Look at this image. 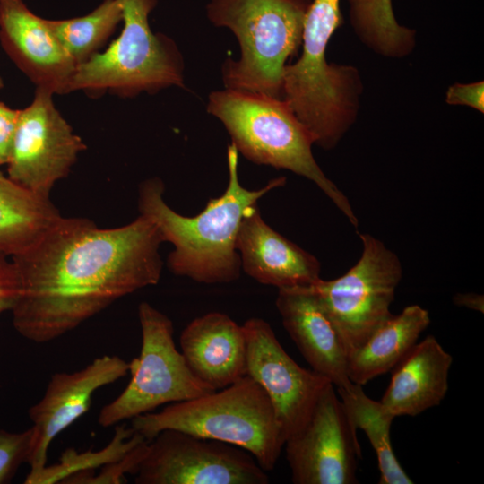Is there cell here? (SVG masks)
Segmentation results:
<instances>
[{
  "label": "cell",
  "mask_w": 484,
  "mask_h": 484,
  "mask_svg": "<svg viewBox=\"0 0 484 484\" xmlns=\"http://www.w3.org/2000/svg\"><path fill=\"white\" fill-rule=\"evenodd\" d=\"M143 440L146 439L134 432L131 427L117 426L112 441L103 450L79 454L74 450L67 449L58 464L46 465L33 477L25 479L24 483H56L79 472L91 471L93 468L103 467L120 460Z\"/></svg>",
  "instance_id": "cell-25"
},
{
  "label": "cell",
  "mask_w": 484,
  "mask_h": 484,
  "mask_svg": "<svg viewBox=\"0 0 484 484\" xmlns=\"http://www.w3.org/2000/svg\"><path fill=\"white\" fill-rule=\"evenodd\" d=\"M342 23L340 0H314L307 9L299 59L286 65L282 99L311 134L314 143L333 149L356 119L361 82L350 65L328 64L325 54Z\"/></svg>",
  "instance_id": "cell-3"
},
{
  "label": "cell",
  "mask_w": 484,
  "mask_h": 484,
  "mask_svg": "<svg viewBox=\"0 0 484 484\" xmlns=\"http://www.w3.org/2000/svg\"><path fill=\"white\" fill-rule=\"evenodd\" d=\"M453 357L433 335L416 343L392 370L380 400L394 418L417 416L437 406L446 395Z\"/></svg>",
  "instance_id": "cell-19"
},
{
  "label": "cell",
  "mask_w": 484,
  "mask_h": 484,
  "mask_svg": "<svg viewBox=\"0 0 484 484\" xmlns=\"http://www.w3.org/2000/svg\"><path fill=\"white\" fill-rule=\"evenodd\" d=\"M446 102L451 105H464L481 113L484 110V83L477 82L462 84L454 83L446 92Z\"/></svg>",
  "instance_id": "cell-28"
},
{
  "label": "cell",
  "mask_w": 484,
  "mask_h": 484,
  "mask_svg": "<svg viewBox=\"0 0 484 484\" xmlns=\"http://www.w3.org/2000/svg\"><path fill=\"white\" fill-rule=\"evenodd\" d=\"M123 9L120 35L102 53L78 65L68 93L82 91L97 96L106 91L119 97L155 93L184 85V60L176 43L154 33L149 15L157 0H119Z\"/></svg>",
  "instance_id": "cell-7"
},
{
  "label": "cell",
  "mask_w": 484,
  "mask_h": 484,
  "mask_svg": "<svg viewBox=\"0 0 484 484\" xmlns=\"http://www.w3.org/2000/svg\"><path fill=\"white\" fill-rule=\"evenodd\" d=\"M3 86L0 79V88ZM20 109H13L0 101V166L6 164Z\"/></svg>",
  "instance_id": "cell-29"
},
{
  "label": "cell",
  "mask_w": 484,
  "mask_h": 484,
  "mask_svg": "<svg viewBox=\"0 0 484 484\" xmlns=\"http://www.w3.org/2000/svg\"><path fill=\"white\" fill-rule=\"evenodd\" d=\"M162 243L156 224L141 214L109 229L63 217L37 243L11 256L19 284L11 310L14 329L35 343L48 342L117 299L156 285Z\"/></svg>",
  "instance_id": "cell-1"
},
{
  "label": "cell",
  "mask_w": 484,
  "mask_h": 484,
  "mask_svg": "<svg viewBox=\"0 0 484 484\" xmlns=\"http://www.w3.org/2000/svg\"><path fill=\"white\" fill-rule=\"evenodd\" d=\"M362 253L343 275L310 284L333 322L347 354L358 349L393 314L402 277L400 259L376 238L360 234Z\"/></svg>",
  "instance_id": "cell-9"
},
{
  "label": "cell",
  "mask_w": 484,
  "mask_h": 484,
  "mask_svg": "<svg viewBox=\"0 0 484 484\" xmlns=\"http://www.w3.org/2000/svg\"><path fill=\"white\" fill-rule=\"evenodd\" d=\"M227 161L229 182L224 193L211 198L192 217L167 204L160 178L151 177L139 186V212L156 224L164 242L172 244L167 265L176 275L206 284L238 280L242 269L236 243L243 216L261 197L285 184L281 177L260 189H246L238 179V151L232 143L227 149Z\"/></svg>",
  "instance_id": "cell-2"
},
{
  "label": "cell",
  "mask_w": 484,
  "mask_h": 484,
  "mask_svg": "<svg viewBox=\"0 0 484 484\" xmlns=\"http://www.w3.org/2000/svg\"><path fill=\"white\" fill-rule=\"evenodd\" d=\"M310 0H211L209 20L238 39L240 57L222 65L226 89L282 99L286 61L302 43Z\"/></svg>",
  "instance_id": "cell-6"
},
{
  "label": "cell",
  "mask_w": 484,
  "mask_h": 484,
  "mask_svg": "<svg viewBox=\"0 0 484 484\" xmlns=\"http://www.w3.org/2000/svg\"><path fill=\"white\" fill-rule=\"evenodd\" d=\"M53 93L37 88L31 103L20 109L11 145L7 176L45 198L66 177L86 149L53 101Z\"/></svg>",
  "instance_id": "cell-11"
},
{
  "label": "cell",
  "mask_w": 484,
  "mask_h": 484,
  "mask_svg": "<svg viewBox=\"0 0 484 484\" xmlns=\"http://www.w3.org/2000/svg\"><path fill=\"white\" fill-rule=\"evenodd\" d=\"M243 327L247 343L246 376L266 393L286 441L304 428L322 393L333 384L300 367L266 321L250 318Z\"/></svg>",
  "instance_id": "cell-12"
},
{
  "label": "cell",
  "mask_w": 484,
  "mask_h": 484,
  "mask_svg": "<svg viewBox=\"0 0 484 484\" xmlns=\"http://www.w3.org/2000/svg\"><path fill=\"white\" fill-rule=\"evenodd\" d=\"M137 484H267L269 477L247 451L179 430L149 441L134 474Z\"/></svg>",
  "instance_id": "cell-10"
},
{
  "label": "cell",
  "mask_w": 484,
  "mask_h": 484,
  "mask_svg": "<svg viewBox=\"0 0 484 484\" xmlns=\"http://www.w3.org/2000/svg\"><path fill=\"white\" fill-rule=\"evenodd\" d=\"M63 216L50 198L38 195L0 170V253L15 255L37 243Z\"/></svg>",
  "instance_id": "cell-21"
},
{
  "label": "cell",
  "mask_w": 484,
  "mask_h": 484,
  "mask_svg": "<svg viewBox=\"0 0 484 484\" xmlns=\"http://www.w3.org/2000/svg\"><path fill=\"white\" fill-rule=\"evenodd\" d=\"M348 1L352 27L374 51L390 57H401L411 51L415 31L397 22L392 0Z\"/></svg>",
  "instance_id": "cell-23"
},
{
  "label": "cell",
  "mask_w": 484,
  "mask_h": 484,
  "mask_svg": "<svg viewBox=\"0 0 484 484\" xmlns=\"http://www.w3.org/2000/svg\"><path fill=\"white\" fill-rule=\"evenodd\" d=\"M127 373L129 362L104 355L78 371L52 375L43 397L29 409L32 441L27 460L30 471L26 479L47 465L50 444L90 410L94 393Z\"/></svg>",
  "instance_id": "cell-14"
},
{
  "label": "cell",
  "mask_w": 484,
  "mask_h": 484,
  "mask_svg": "<svg viewBox=\"0 0 484 484\" xmlns=\"http://www.w3.org/2000/svg\"><path fill=\"white\" fill-rule=\"evenodd\" d=\"M131 428L148 441L175 429L227 443L250 453L265 471L274 468L285 444L269 397L246 375L219 392L134 417Z\"/></svg>",
  "instance_id": "cell-4"
},
{
  "label": "cell",
  "mask_w": 484,
  "mask_h": 484,
  "mask_svg": "<svg viewBox=\"0 0 484 484\" xmlns=\"http://www.w3.org/2000/svg\"><path fill=\"white\" fill-rule=\"evenodd\" d=\"M275 303L285 330L311 369L336 389L349 388L346 349L311 285L279 289Z\"/></svg>",
  "instance_id": "cell-16"
},
{
  "label": "cell",
  "mask_w": 484,
  "mask_h": 484,
  "mask_svg": "<svg viewBox=\"0 0 484 484\" xmlns=\"http://www.w3.org/2000/svg\"><path fill=\"white\" fill-rule=\"evenodd\" d=\"M295 484H354L361 450L357 429L330 385L304 428L284 444Z\"/></svg>",
  "instance_id": "cell-13"
},
{
  "label": "cell",
  "mask_w": 484,
  "mask_h": 484,
  "mask_svg": "<svg viewBox=\"0 0 484 484\" xmlns=\"http://www.w3.org/2000/svg\"><path fill=\"white\" fill-rule=\"evenodd\" d=\"M142 347L129 362L131 379L125 390L102 407L98 423L104 428L151 412L159 406L215 392L189 369L176 348L172 321L148 302L138 306Z\"/></svg>",
  "instance_id": "cell-8"
},
{
  "label": "cell",
  "mask_w": 484,
  "mask_h": 484,
  "mask_svg": "<svg viewBox=\"0 0 484 484\" xmlns=\"http://www.w3.org/2000/svg\"><path fill=\"white\" fill-rule=\"evenodd\" d=\"M429 324L428 310L419 305L408 306L399 315H392L348 355L347 374L350 382L364 385L392 371Z\"/></svg>",
  "instance_id": "cell-20"
},
{
  "label": "cell",
  "mask_w": 484,
  "mask_h": 484,
  "mask_svg": "<svg viewBox=\"0 0 484 484\" xmlns=\"http://www.w3.org/2000/svg\"><path fill=\"white\" fill-rule=\"evenodd\" d=\"M47 20L56 38L78 65L98 53L113 34L123 21V9L119 0H103L88 14Z\"/></svg>",
  "instance_id": "cell-24"
},
{
  "label": "cell",
  "mask_w": 484,
  "mask_h": 484,
  "mask_svg": "<svg viewBox=\"0 0 484 484\" xmlns=\"http://www.w3.org/2000/svg\"><path fill=\"white\" fill-rule=\"evenodd\" d=\"M0 43L16 66L37 86L68 93L76 63L48 26L22 0H0Z\"/></svg>",
  "instance_id": "cell-15"
},
{
  "label": "cell",
  "mask_w": 484,
  "mask_h": 484,
  "mask_svg": "<svg viewBox=\"0 0 484 484\" xmlns=\"http://www.w3.org/2000/svg\"><path fill=\"white\" fill-rule=\"evenodd\" d=\"M236 246L241 269L262 284L279 290L310 285L320 279L317 258L269 226L257 204L245 212Z\"/></svg>",
  "instance_id": "cell-17"
},
{
  "label": "cell",
  "mask_w": 484,
  "mask_h": 484,
  "mask_svg": "<svg viewBox=\"0 0 484 484\" xmlns=\"http://www.w3.org/2000/svg\"><path fill=\"white\" fill-rule=\"evenodd\" d=\"M363 385L352 383L349 388H338L337 393L345 411L356 429L367 436L377 458L380 484H411L398 462L392 447L390 429L394 417L380 401L371 399Z\"/></svg>",
  "instance_id": "cell-22"
},
{
  "label": "cell",
  "mask_w": 484,
  "mask_h": 484,
  "mask_svg": "<svg viewBox=\"0 0 484 484\" xmlns=\"http://www.w3.org/2000/svg\"><path fill=\"white\" fill-rule=\"evenodd\" d=\"M179 343L191 372L215 391L246 375L243 324L226 314L211 312L194 318L182 331Z\"/></svg>",
  "instance_id": "cell-18"
},
{
  "label": "cell",
  "mask_w": 484,
  "mask_h": 484,
  "mask_svg": "<svg viewBox=\"0 0 484 484\" xmlns=\"http://www.w3.org/2000/svg\"><path fill=\"white\" fill-rule=\"evenodd\" d=\"M453 301L459 307H463L478 312H484L483 295L477 293H457L454 296Z\"/></svg>",
  "instance_id": "cell-30"
},
{
  "label": "cell",
  "mask_w": 484,
  "mask_h": 484,
  "mask_svg": "<svg viewBox=\"0 0 484 484\" xmlns=\"http://www.w3.org/2000/svg\"><path fill=\"white\" fill-rule=\"evenodd\" d=\"M19 284L13 264L0 253V315L11 311L17 300Z\"/></svg>",
  "instance_id": "cell-27"
},
{
  "label": "cell",
  "mask_w": 484,
  "mask_h": 484,
  "mask_svg": "<svg viewBox=\"0 0 484 484\" xmlns=\"http://www.w3.org/2000/svg\"><path fill=\"white\" fill-rule=\"evenodd\" d=\"M32 428L9 432L0 428V484L9 482L23 462H27Z\"/></svg>",
  "instance_id": "cell-26"
},
{
  "label": "cell",
  "mask_w": 484,
  "mask_h": 484,
  "mask_svg": "<svg viewBox=\"0 0 484 484\" xmlns=\"http://www.w3.org/2000/svg\"><path fill=\"white\" fill-rule=\"evenodd\" d=\"M207 112L223 124L231 143L245 158L311 180L354 229L358 228L359 220L348 198L313 156L311 134L283 99L225 88L209 95Z\"/></svg>",
  "instance_id": "cell-5"
}]
</instances>
